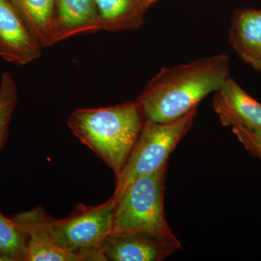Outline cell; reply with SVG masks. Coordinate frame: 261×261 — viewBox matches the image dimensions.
<instances>
[{
	"label": "cell",
	"mask_w": 261,
	"mask_h": 261,
	"mask_svg": "<svg viewBox=\"0 0 261 261\" xmlns=\"http://www.w3.org/2000/svg\"><path fill=\"white\" fill-rule=\"evenodd\" d=\"M230 77V61L224 53L164 67L146 84L137 99L147 121H174L197 108L219 90Z\"/></svg>",
	"instance_id": "cell-1"
},
{
	"label": "cell",
	"mask_w": 261,
	"mask_h": 261,
	"mask_svg": "<svg viewBox=\"0 0 261 261\" xmlns=\"http://www.w3.org/2000/svg\"><path fill=\"white\" fill-rule=\"evenodd\" d=\"M145 121L136 100L110 107L75 110L68 118V126L75 137L113 170L117 178Z\"/></svg>",
	"instance_id": "cell-2"
},
{
	"label": "cell",
	"mask_w": 261,
	"mask_h": 261,
	"mask_svg": "<svg viewBox=\"0 0 261 261\" xmlns=\"http://www.w3.org/2000/svg\"><path fill=\"white\" fill-rule=\"evenodd\" d=\"M116 199L111 197L102 205H80L69 217L56 219L42 207L25 211L12 218L29 236L35 237L65 251L104 261L97 249L111 233Z\"/></svg>",
	"instance_id": "cell-3"
},
{
	"label": "cell",
	"mask_w": 261,
	"mask_h": 261,
	"mask_svg": "<svg viewBox=\"0 0 261 261\" xmlns=\"http://www.w3.org/2000/svg\"><path fill=\"white\" fill-rule=\"evenodd\" d=\"M167 167L137 178L116 199L111 233L144 231L176 236L164 211Z\"/></svg>",
	"instance_id": "cell-4"
},
{
	"label": "cell",
	"mask_w": 261,
	"mask_h": 261,
	"mask_svg": "<svg viewBox=\"0 0 261 261\" xmlns=\"http://www.w3.org/2000/svg\"><path fill=\"white\" fill-rule=\"evenodd\" d=\"M197 110L198 107L194 108L185 116L168 123L145 120L124 167L116 178L113 197L118 198L136 179L168 165L170 154L191 129Z\"/></svg>",
	"instance_id": "cell-5"
},
{
	"label": "cell",
	"mask_w": 261,
	"mask_h": 261,
	"mask_svg": "<svg viewBox=\"0 0 261 261\" xmlns=\"http://www.w3.org/2000/svg\"><path fill=\"white\" fill-rule=\"evenodd\" d=\"M181 250L176 236L144 231L111 233L97 249L104 261H162Z\"/></svg>",
	"instance_id": "cell-6"
},
{
	"label": "cell",
	"mask_w": 261,
	"mask_h": 261,
	"mask_svg": "<svg viewBox=\"0 0 261 261\" xmlns=\"http://www.w3.org/2000/svg\"><path fill=\"white\" fill-rule=\"evenodd\" d=\"M213 108L222 126H242L261 137V103L231 76L214 93Z\"/></svg>",
	"instance_id": "cell-7"
},
{
	"label": "cell",
	"mask_w": 261,
	"mask_h": 261,
	"mask_svg": "<svg viewBox=\"0 0 261 261\" xmlns=\"http://www.w3.org/2000/svg\"><path fill=\"white\" fill-rule=\"evenodd\" d=\"M42 49L10 0H0V58L25 65L38 59Z\"/></svg>",
	"instance_id": "cell-8"
},
{
	"label": "cell",
	"mask_w": 261,
	"mask_h": 261,
	"mask_svg": "<svg viewBox=\"0 0 261 261\" xmlns=\"http://www.w3.org/2000/svg\"><path fill=\"white\" fill-rule=\"evenodd\" d=\"M228 36L233 50L241 61L261 74V10H237Z\"/></svg>",
	"instance_id": "cell-9"
},
{
	"label": "cell",
	"mask_w": 261,
	"mask_h": 261,
	"mask_svg": "<svg viewBox=\"0 0 261 261\" xmlns=\"http://www.w3.org/2000/svg\"><path fill=\"white\" fill-rule=\"evenodd\" d=\"M101 31L94 0H56L54 42Z\"/></svg>",
	"instance_id": "cell-10"
},
{
	"label": "cell",
	"mask_w": 261,
	"mask_h": 261,
	"mask_svg": "<svg viewBox=\"0 0 261 261\" xmlns=\"http://www.w3.org/2000/svg\"><path fill=\"white\" fill-rule=\"evenodd\" d=\"M42 48L54 45L56 0H10Z\"/></svg>",
	"instance_id": "cell-11"
},
{
	"label": "cell",
	"mask_w": 261,
	"mask_h": 261,
	"mask_svg": "<svg viewBox=\"0 0 261 261\" xmlns=\"http://www.w3.org/2000/svg\"><path fill=\"white\" fill-rule=\"evenodd\" d=\"M101 30L107 32L134 31L145 21V14L135 0H94Z\"/></svg>",
	"instance_id": "cell-12"
},
{
	"label": "cell",
	"mask_w": 261,
	"mask_h": 261,
	"mask_svg": "<svg viewBox=\"0 0 261 261\" xmlns=\"http://www.w3.org/2000/svg\"><path fill=\"white\" fill-rule=\"evenodd\" d=\"M28 235L0 213V256L6 261H27Z\"/></svg>",
	"instance_id": "cell-13"
},
{
	"label": "cell",
	"mask_w": 261,
	"mask_h": 261,
	"mask_svg": "<svg viewBox=\"0 0 261 261\" xmlns=\"http://www.w3.org/2000/svg\"><path fill=\"white\" fill-rule=\"evenodd\" d=\"M18 102V91L13 75L4 72L0 81V151L8 136L12 115Z\"/></svg>",
	"instance_id": "cell-14"
},
{
	"label": "cell",
	"mask_w": 261,
	"mask_h": 261,
	"mask_svg": "<svg viewBox=\"0 0 261 261\" xmlns=\"http://www.w3.org/2000/svg\"><path fill=\"white\" fill-rule=\"evenodd\" d=\"M27 261L92 260L87 255L65 251L41 239L28 235Z\"/></svg>",
	"instance_id": "cell-15"
},
{
	"label": "cell",
	"mask_w": 261,
	"mask_h": 261,
	"mask_svg": "<svg viewBox=\"0 0 261 261\" xmlns=\"http://www.w3.org/2000/svg\"><path fill=\"white\" fill-rule=\"evenodd\" d=\"M231 128L233 135L236 136L245 149L252 155L261 160L260 136L242 126H235L231 127Z\"/></svg>",
	"instance_id": "cell-16"
},
{
	"label": "cell",
	"mask_w": 261,
	"mask_h": 261,
	"mask_svg": "<svg viewBox=\"0 0 261 261\" xmlns=\"http://www.w3.org/2000/svg\"><path fill=\"white\" fill-rule=\"evenodd\" d=\"M135 1L141 11H142L144 14H145L147 10H149L151 7L153 6L154 5L161 1V0H135Z\"/></svg>",
	"instance_id": "cell-17"
},
{
	"label": "cell",
	"mask_w": 261,
	"mask_h": 261,
	"mask_svg": "<svg viewBox=\"0 0 261 261\" xmlns=\"http://www.w3.org/2000/svg\"><path fill=\"white\" fill-rule=\"evenodd\" d=\"M0 261H6V260H5V259L4 258V257L0 256Z\"/></svg>",
	"instance_id": "cell-18"
},
{
	"label": "cell",
	"mask_w": 261,
	"mask_h": 261,
	"mask_svg": "<svg viewBox=\"0 0 261 261\" xmlns=\"http://www.w3.org/2000/svg\"><path fill=\"white\" fill-rule=\"evenodd\" d=\"M261 10V9H260Z\"/></svg>",
	"instance_id": "cell-19"
}]
</instances>
